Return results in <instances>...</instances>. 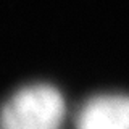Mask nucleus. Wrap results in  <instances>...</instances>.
Listing matches in <instances>:
<instances>
[{"label":"nucleus","mask_w":129,"mask_h":129,"mask_svg":"<svg viewBox=\"0 0 129 129\" xmlns=\"http://www.w3.org/2000/svg\"><path fill=\"white\" fill-rule=\"evenodd\" d=\"M64 100L50 84H31L16 90L0 108V129H58Z\"/></svg>","instance_id":"f257e3e1"},{"label":"nucleus","mask_w":129,"mask_h":129,"mask_svg":"<svg viewBox=\"0 0 129 129\" xmlns=\"http://www.w3.org/2000/svg\"><path fill=\"white\" fill-rule=\"evenodd\" d=\"M78 129H129V97L99 95L78 115Z\"/></svg>","instance_id":"f03ea898"}]
</instances>
